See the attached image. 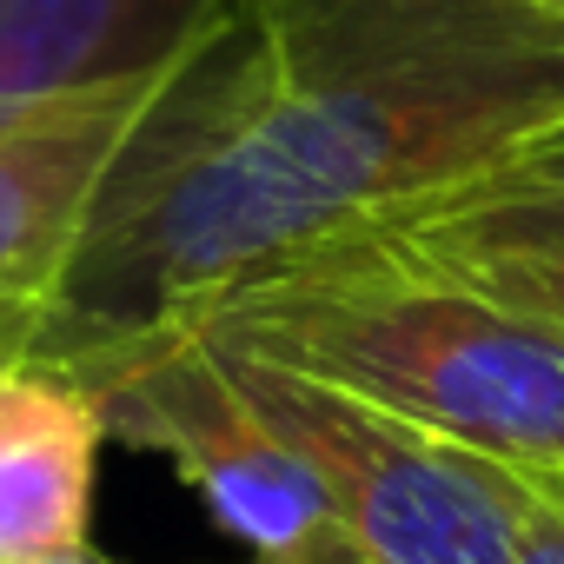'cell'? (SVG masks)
I'll use <instances>...</instances> for the list:
<instances>
[{
	"instance_id": "obj_1",
	"label": "cell",
	"mask_w": 564,
	"mask_h": 564,
	"mask_svg": "<svg viewBox=\"0 0 564 564\" xmlns=\"http://www.w3.org/2000/svg\"><path fill=\"white\" fill-rule=\"evenodd\" d=\"M564 127V21L518 0H226L166 74L80 232L67 366L239 272L491 180Z\"/></svg>"
},
{
	"instance_id": "obj_2",
	"label": "cell",
	"mask_w": 564,
	"mask_h": 564,
	"mask_svg": "<svg viewBox=\"0 0 564 564\" xmlns=\"http://www.w3.org/2000/svg\"><path fill=\"white\" fill-rule=\"evenodd\" d=\"M180 326L465 445L564 505V326L366 232L239 272Z\"/></svg>"
},
{
	"instance_id": "obj_3",
	"label": "cell",
	"mask_w": 564,
	"mask_h": 564,
	"mask_svg": "<svg viewBox=\"0 0 564 564\" xmlns=\"http://www.w3.org/2000/svg\"><path fill=\"white\" fill-rule=\"evenodd\" d=\"M61 372L87 386L107 438L140 445L180 471V485L206 505L246 564H379L326 478L252 412L193 326H147L67 359Z\"/></svg>"
},
{
	"instance_id": "obj_4",
	"label": "cell",
	"mask_w": 564,
	"mask_h": 564,
	"mask_svg": "<svg viewBox=\"0 0 564 564\" xmlns=\"http://www.w3.org/2000/svg\"><path fill=\"white\" fill-rule=\"evenodd\" d=\"M213 352L232 372V386L252 399V412L326 478L346 524L379 564H511L518 557L538 505V491L518 471L465 445H445L379 405H359L319 379L279 372L226 346Z\"/></svg>"
},
{
	"instance_id": "obj_5",
	"label": "cell",
	"mask_w": 564,
	"mask_h": 564,
	"mask_svg": "<svg viewBox=\"0 0 564 564\" xmlns=\"http://www.w3.org/2000/svg\"><path fill=\"white\" fill-rule=\"evenodd\" d=\"M166 80L0 113V366L41 359L100 180Z\"/></svg>"
},
{
	"instance_id": "obj_6",
	"label": "cell",
	"mask_w": 564,
	"mask_h": 564,
	"mask_svg": "<svg viewBox=\"0 0 564 564\" xmlns=\"http://www.w3.org/2000/svg\"><path fill=\"white\" fill-rule=\"evenodd\" d=\"M107 425L87 386L47 359L0 366V564L94 557V478Z\"/></svg>"
},
{
	"instance_id": "obj_7",
	"label": "cell",
	"mask_w": 564,
	"mask_h": 564,
	"mask_svg": "<svg viewBox=\"0 0 564 564\" xmlns=\"http://www.w3.org/2000/svg\"><path fill=\"white\" fill-rule=\"evenodd\" d=\"M226 0H0V113L166 80Z\"/></svg>"
},
{
	"instance_id": "obj_8",
	"label": "cell",
	"mask_w": 564,
	"mask_h": 564,
	"mask_svg": "<svg viewBox=\"0 0 564 564\" xmlns=\"http://www.w3.org/2000/svg\"><path fill=\"white\" fill-rule=\"evenodd\" d=\"M352 232L458 279V286H478L531 319L564 326V186L478 180Z\"/></svg>"
},
{
	"instance_id": "obj_9",
	"label": "cell",
	"mask_w": 564,
	"mask_h": 564,
	"mask_svg": "<svg viewBox=\"0 0 564 564\" xmlns=\"http://www.w3.org/2000/svg\"><path fill=\"white\" fill-rule=\"evenodd\" d=\"M491 180H511V186H564V127H551L531 147H518Z\"/></svg>"
},
{
	"instance_id": "obj_10",
	"label": "cell",
	"mask_w": 564,
	"mask_h": 564,
	"mask_svg": "<svg viewBox=\"0 0 564 564\" xmlns=\"http://www.w3.org/2000/svg\"><path fill=\"white\" fill-rule=\"evenodd\" d=\"M511 564H564V505L557 498L531 505V524H524V544Z\"/></svg>"
},
{
	"instance_id": "obj_11",
	"label": "cell",
	"mask_w": 564,
	"mask_h": 564,
	"mask_svg": "<svg viewBox=\"0 0 564 564\" xmlns=\"http://www.w3.org/2000/svg\"><path fill=\"white\" fill-rule=\"evenodd\" d=\"M518 8H538V14H551V21H564V0H518Z\"/></svg>"
},
{
	"instance_id": "obj_12",
	"label": "cell",
	"mask_w": 564,
	"mask_h": 564,
	"mask_svg": "<svg viewBox=\"0 0 564 564\" xmlns=\"http://www.w3.org/2000/svg\"><path fill=\"white\" fill-rule=\"evenodd\" d=\"M80 564H113V557H100V551H94V557H80Z\"/></svg>"
}]
</instances>
